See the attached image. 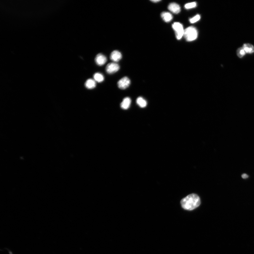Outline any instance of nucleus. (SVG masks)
<instances>
[{"label":"nucleus","instance_id":"f257e3e1","mask_svg":"<svg viewBox=\"0 0 254 254\" xmlns=\"http://www.w3.org/2000/svg\"><path fill=\"white\" fill-rule=\"evenodd\" d=\"M200 204L199 197L196 194H191L184 198L181 201V204L184 209L191 211L198 207Z\"/></svg>","mask_w":254,"mask_h":254},{"label":"nucleus","instance_id":"f03ea898","mask_svg":"<svg viewBox=\"0 0 254 254\" xmlns=\"http://www.w3.org/2000/svg\"><path fill=\"white\" fill-rule=\"evenodd\" d=\"M184 36L187 41H194L198 36L197 29L194 26H189L184 30Z\"/></svg>","mask_w":254,"mask_h":254},{"label":"nucleus","instance_id":"7ed1b4c3","mask_svg":"<svg viewBox=\"0 0 254 254\" xmlns=\"http://www.w3.org/2000/svg\"><path fill=\"white\" fill-rule=\"evenodd\" d=\"M172 27L175 32L176 38L180 39L184 36V33L183 25L179 22H175L173 24Z\"/></svg>","mask_w":254,"mask_h":254},{"label":"nucleus","instance_id":"20e7f679","mask_svg":"<svg viewBox=\"0 0 254 254\" xmlns=\"http://www.w3.org/2000/svg\"><path fill=\"white\" fill-rule=\"evenodd\" d=\"M120 69L118 64L115 63H111L107 65L106 68L107 73L109 74H113L116 73Z\"/></svg>","mask_w":254,"mask_h":254},{"label":"nucleus","instance_id":"39448f33","mask_svg":"<svg viewBox=\"0 0 254 254\" xmlns=\"http://www.w3.org/2000/svg\"><path fill=\"white\" fill-rule=\"evenodd\" d=\"M131 82L130 79L127 77H123L117 82V85L120 89H125L129 86Z\"/></svg>","mask_w":254,"mask_h":254},{"label":"nucleus","instance_id":"423d86ee","mask_svg":"<svg viewBox=\"0 0 254 254\" xmlns=\"http://www.w3.org/2000/svg\"><path fill=\"white\" fill-rule=\"evenodd\" d=\"M95 61L98 65L102 66L107 62V59L105 56L100 53L96 56Z\"/></svg>","mask_w":254,"mask_h":254},{"label":"nucleus","instance_id":"0eeeda50","mask_svg":"<svg viewBox=\"0 0 254 254\" xmlns=\"http://www.w3.org/2000/svg\"><path fill=\"white\" fill-rule=\"evenodd\" d=\"M122 58V55L118 50H114L110 55L111 60L115 62H118Z\"/></svg>","mask_w":254,"mask_h":254},{"label":"nucleus","instance_id":"6e6552de","mask_svg":"<svg viewBox=\"0 0 254 254\" xmlns=\"http://www.w3.org/2000/svg\"><path fill=\"white\" fill-rule=\"evenodd\" d=\"M168 9L170 12L175 14H178L180 12V7L178 4L173 2L170 4Z\"/></svg>","mask_w":254,"mask_h":254},{"label":"nucleus","instance_id":"1a4fd4ad","mask_svg":"<svg viewBox=\"0 0 254 254\" xmlns=\"http://www.w3.org/2000/svg\"><path fill=\"white\" fill-rule=\"evenodd\" d=\"M131 100L130 98L129 97H127L125 98L123 100L122 103L120 105L121 108L125 110L128 109L130 108L131 103Z\"/></svg>","mask_w":254,"mask_h":254},{"label":"nucleus","instance_id":"9d476101","mask_svg":"<svg viewBox=\"0 0 254 254\" xmlns=\"http://www.w3.org/2000/svg\"><path fill=\"white\" fill-rule=\"evenodd\" d=\"M246 53L252 54L254 53V47L253 45L250 44H245L243 45L242 47Z\"/></svg>","mask_w":254,"mask_h":254},{"label":"nucleus","instance_id":"9b49d317","mask_svg":"<svg viewBox=\"0 0 254 254\" xmlns=\"http://www.w3.org/2000/svg\"><path fill=\"white\" fill-rule=\"evenodd\" d=\"M85 86L88 89H91L95 88L96 86V83L94 80L89 79L85 83Z\"/></svg>","mask_w":254,"mask_h":254},{"label":"nucleus","instance_id":"f8f14e48","mask_svg":"<svg viewBox=\"0 0 254 254\" xmlns=\"http://www.w3.org/2000/svg\"><path fill=\"white\" fill-rule=\"evenodd\" d=\"M161 17L165 22H169L172 20L173 16L168 12H163L161 15Z\"/></svg>","mask_w":254,"mask_h":254},{"label":"nucleus","instance_id":"ddd939ff","mask_svg":"<svg viewBox=\"0 0 254 254\" xmlns=\"http://www.w3.org/2000/svg\"><path fill=\"white\" fill-rule=\"evenodd\" d=\"M136 103L141 108H145L147 105L146 101L141 97H139L137 99Z\"/></svg>","mask_w":254,"mask_h":254},{"label":"nucleus","instance_id":"4468645a","mask_svg":"<svg viewBox=\"0 0 254 254\" xmlns=\"http://www.w3.org/2000/svg\"><path fill=\"white\" fill-rule=\"evenodd\" d=\"M93 79L95 81L101 82L103 81L104 77L102 74L99 73H96L93 75Z\"/></svg>","mask_w":254,"mask_h":254},{"label":"nucleus","instance_id":"2eb2a0df","mask_svg":"<svg viewBox=\"0 0 254 254\" xmlns=\"http://www.w3.org/2000/svg\"><path fill=\"white\" fill-rule=\"evenodd\" d=\"M237 55L240 58H242L244 57L246 54L245 50L242 47L239 48L237 50Z\"/></svg>","mask_w":254,"mask_h":254},{"label":"nucleus","instance_id":"dca6fc26","mask_svg":"<svg viewBox=\"0 0 254 254\" xmlns=\"http://www.w3.org/2000/svg\"><path fill=\"white\" fill-rule=\"evenodd\" d=\"M197 6L196 2H193L186 4L185 5V7L186 9H190L193 8Z\"/></svg>","mask_w":254,"mask_h":254},{"label":"nucleus","instance_id":"f3484780","mask_svg":"<svg viewBox=\"0 0 254 254\" xmlns=\"http://www.w3.org/2000/svg\"><path fill=\"white\" fill-rule=\"evenodd\" d=\"M200 18V16L199 15H197L194 17L190 19L189 22L191 23H196L199 20Z\"/></svg>","mask_w":254,"mask_h":254},{"label":"nucleus","instance_id":"a211bd4d","mask_svg":"<svg viewBox=\"0 0 254 254\" xmlns=\"http://www.w3.org/2000/svg\"><path fill=\"white\" fill-rule=\"evenodd\" d=\"M242 176V178L244 179H247L248 177V176L246 174H243Z\"/></svg>","mask_w":254,"mask_h":254},{"label":"nucleus","instance_id":"6ab92c4d","mask_svg":"<svg viewBox=\"0 0 254 254\" xmlns=\"http://www.w3.org/2000/svg\"><path fill=\"white\" fill-rule=\"evenodd\" d=\"M151 1L154 2H160V0H154V1Z\"/></svg>","mask_w":254,"mask_h":254}]
</instances>
